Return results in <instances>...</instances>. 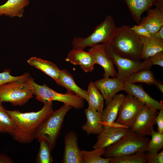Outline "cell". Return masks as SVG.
<instances>
[{
  "label": "cell",
  "mask_w": 163,
  "mask_h": 163,
  "mask_svg": "<svg viewBox=\"0 0 163 163\" xmlns=\"http://www.w3.org/2000/svg\"><path fill=\"white\" fill-rule=\"evenodd\" d=\"M145 105L134 97L127 94L125 96L120 106L116 122L130 128L138 115Z\"/></svg>",
  "instance_id": "9"
},
{
  "label": "cell",
  "mask_w": 163,
  "mask_h": 163,
  "mask_svg": "<svg viewBox=\"0 0 163 163\" xmlns=\"http://www.w3.org/2000/svg\"><path fill=\"white\" fill-rule=\"evenodd\" d=\"M105 44L106 55L117 68L116 77L123 81L133 74L150 69L152 65L148 59L138 62L120 56L112 50L109 44Z\"/></svg>",
  "instance_id": "8"
},
{
  "label": "cell",
  "mask_w": 163,
  "mask_h": 163,
  "mask_svg": "<svg viewBox=\"0 0 163 163\" xmlns=\"http://www.w3.org/2000/svg\"><path fill=\"white\" fill-rule=\"evenodd\" d=\"M12 160L7 155L0 154V163H13Z\"/></svg>",
  "instance_id": "37"
},
{
  "label": "cell",
  "mask_w": 163,
  "mask_h": 163,
  "mask_svg": "<svg viewBox=\"0 0 163 163\" xmlns=\"http://www.w3.org/2000/svg\"><path fill=\"white\" fill-rule=\"evenodd\" d=\"M109 45L120 56L141 62L142 45L140 36L131 29L129 25H123L117 27Z\"/></svg>",
  "instance_id": "2"
},
{
  "label": "cell",
  "mask_w": 163,
  "mask_h": 163,
  "mask_svg": "<svg viewBox=\"0 0 163 163\" xmlns=\"http://www.w3.org/2000/svg\"><path fill=\"white\" fill-rule=\"evenodd\" d=\"M0 101V133H12L14 128L13 120Z\"/></svg>",
  "instance_id": "29"
},
{
  "label": "cell",
  "mask_w": 163,
  "mask_h": 163,
  "mask_svg": "<svg viewBox=\"0 0 163 163\" xmlns=\"http://www.w3.org/2000/svg\"><path fill=\"white\" fill-rule=\"evenodd\" d=\"M25 81L36 99L42 103L44 104L47 101H57L76 109H81L84 106V99L76 95L68 92L65 94L58 93L46 85L38 84L30 76Z\"/></svg>",
  "instance_id": "5"
},
{
  "label": "cell",
  "mask_w": 163,
  "mask_h": 163,
  "mask_svg": "<svg viewBox=\"0 0 163 163\" xmlns=\"http://www.w3.org/2000/svg\"><path fill=\"white\" fill-rule=\"evenodd\" d=\"M88 107L101 113L104 104V99L93 82L89 83L88 88Z\"/></svg>",
  "instance_id": "25"
},
{
  "label": "cell",
  "mask_w": 163,
  "mask_h": 163,
  "mask_svg": "<svg viewBox=\"0 0 163 163\" xmlns=\"http://www.w3.org/2000/svg\"><path fill=\"white\" fill-rule=\"evenodd\" d=\"M53 101H47L37 112L22 113L16 110H6L11 118L14 128L11 134L15 140L20 143L31 142L35 138L36 129L43 120L53 111Z\"/></svg>",
  "instance_id": "1"
},
{
  "label": "cell",
  "mask_w": 163,
  "mask_h": 163,
  "mask_svg": "<svg viewBox=\"0 0 163 163\" xmlns=\"http://www.w3.org/2000/svg\"><path fill=\"white\" fill-rule=\"evenodd\" d=\"M130 129L122 126H112L104 129L98 135L94 149L107 148L118 141Z\"/></svg>",
  "instance_id": "11"
},
{
  "label": "cell",
  "mask_w": 163,
  "mask_h": 163,
  "mask_svg": "<svg viewBox=\"0 0 163 163\" xmlns=\"http://www.w3.org/2000/svg\"><path fill=\"white\" fill-rule=\"evenodd\" d=\"M33 92L25 81L17 80L0 86V101L14 106L26 104L33 97Z\"/></svg>",
  "instance_id": "7"
},
{
  "label": "cell",
  "mask_w": 163,
  "mask_h": 163,
  "mask_svg": "<svg viewBox=\"0 0 163 163\" xmlns=\"http://www.w3.org/2000/svg\"><path fill=\"white\" fill-rule=\"evenodd\" d=\"M27 62L30 65L40 70L55 81L59 77L60 70L51 62L36 57H32L27 60Z\"/></svg>",
  "instance_id": "24"
},
{
  "label": "cell",
  "mask_w": 163,
  "mask_h": 163,
  "mask_svg": "<svg viewBox=\"0 0 163 163\" xmlns=\"http://www.w3.org/2000/svg\"><path fill=\"white\" fill-rule=\"evenodd\" d=\"M86 122L82 127L88 135L91 134L98 135L104 129L101 117V113L88 107L85 110Z\"/></svg>",
  "instance_id": "20"
},
{
  "label": "cell",
  "mask_w": 163,
  "mask_h": 163,
  "mask_svg": "<svg viewBox=\"0 0 163 163\" xmlns=\"http://www.w3.org/2000/svg\"><path fill=\"white\" fill-rule=\"evenodd\" d=\"M117 28L113 17L108 15L88 37H74L72 41L73 49L84 50L86 47H91L100 43L109 44Z\"/></svg>",
  "instance_id": "6"
},
{
  "label": "cell",
  "mask_w": 163,
  "mask_h": 163,
  "mask_svg": "<svg viewBox=\"0 0 163 163\" xmlns=\"http://www.w3.org/2000/svg\"><path fill=\"white\" fill-rule=\"evenodd\" d=\"M156 79L150 69H145L135 73L126 79L124 82L134 83L141 82L154 85Z\"/></svg>",
  "instance_id": "26"
},
{
  "label": "cell",
  "mask_w": 163,
  "mask_h": 163,
  "mask_svg": "<svg viewBox=\"0 0 163 163\" xmlns=\"http://www.w3.org/2000/svg\"><path fill=\"white\" fill-rule=\"evenodd\" d=\"M158 112L145 105L137 116L130 129L142 136H151Z\"/></svg>",
  "instance_id": "10"
},
{
  "label": "cell",
  "mask_w": 163,
  "mask_h": 163,
  "mask_svg": "<svg viewBox=\"0 0 163 163\" xmlns=\"http://www.w3.org/2000/svg\"><path fill=\"white\" fill-rule=\"evenodd\" d=\"M72 108L70 105L64 104L58 109L51 112L37 128L35 138L38 141L45 140L51 150H53L60 133L64 117Z\"/></svg>",
  "instance_id": "3"
},
{
  "label": "cell",
  "mask_w": 163,
  "mask_h": 163,
  "mask_svg": "<svg viewBox=\"0 0 163 163\" xmlns=\"http://www.w3.org/2000/svg\"><path fill=\"white\" fill-rule=\"evenodd\" d=\"M147 161L148 163H163V150L159 153L151 154L147 152Z\"/></svg>",
  "instance_id": "34"
},
{
  "label": "cell",
  "mask_w": 163,
  "mask_h": 163,
  "mask_svg": "<svg viewBox=\"0 0 163 163\" xmlns=\"http://www.w3.org/2000/svg\"><path fill=\"white\" fill-rule=\"evenodd\" d=\"M104 43L97 44L91 47L88 50L94 56L95 64H98L104 69V77L114 78L116 76L117 72L114 64L106 54Z\"/></svg>",
  "instance_id": "15"
},
{
  "label": "cell",
  "mask_w": 163,
  "mask_h": 163,
  "mask_svg": "<svg viewBox=\"0 0 163 163\" xmlns=\"http://www.w3.org/2000/svg\"><path fill=\"white\" fill-rule=\"evenodd\" d=\"M147 161V154L145 152H140L119 157L110 158L109 163H145Z\"/></svg>",
  "instance_id": "28"
},
{
  "label": "cell",
  "mask_w": 163,
  "mask_h": 163,
  "mask_svg": "<svg viewBox=\"0 0 163 163\" xmlns=\"http://www.w3.org/2000/svg\"><path fill=\"white\" fill-rule=\"evenodd\" d=\"M29 3L30 0H8L5 3L0 5V16L22 17L24 8Z\"/></svg>",
  "instance_id": "21"
},
{
  "label": "cell",
  "mask_w": 163,
  "mask_h": 163,
  "mask_svg": "<svg viewBox=\"0 0 163 163\" xmlns=\"http://www.w3.org/2000/svg\"><path fill=\"white\" fill-rule=\"evenodd\" d=\"M151 36L155 37L161 40H163V26Z\"/></svg>",
  "instance_id": "38"
},
{
  "label": "cell",
  "mask_w": 163,
  "mask_h": 163,
  "mask_svg": "<svg viewBox=\"0 0 163 163\" xmlns=\"http://www.w3.org/2000/svg\"><path fill=\"white\" fill-rule=\"evenodd\" d=\"M65 60L74 65L79 66L85 72H91L95 64L93 56L82 49H72L69 52Z\"/></svg>",
  "instance_id": "16"
},
{
  "label": "cell",
  "mask_w": 163,
  "mask_h": 163,
  "mask_svg": "<svg viewBox=\"0 0 163 163\" xmlns=\"http://www.w3.org/2000/svg\"><path fill=\"white\" fill-rule=\"evenodd\" d=\"M154 85L159 89L161 93H163V85L161 82L156 79Z\"/></svg>",
  "instance_id": "39"
},
{
  "label": "cell",
  "mask_w": 163,
  "mask_h": 163,
  "mask_svg": "<svg viewBox=\"0 0 163 163\" xmlns=\"http://www.w3.org/2000/svg\"><path fill=\"white\" fill-rule=\"evenodd\" d=\"M161 101V107L159 110V112L155 118V121L157 125V132L163 134V102L162 101Z\"/></svg>",
  "instance_id": "35"
},
{
  "label": "cell",
  "mask_w": 163,
  "mask_h": 163,
  "mask_svg": "<svg viewBox=\"0 0 163 163\" xmlns=\"http://www.w3.org/2000/svg\"><path fill=\"white\" fill-rule=\"evenodd\" d=\"M148 59L152 66L157 65L163 67V51L158 52Z\"/></svg>",
  "instance_id": "36"
},
{
  "label": "cell",
  "mask_w": 163,
  "mask_h": 163,
  "mask_svg": "<svg viewBox=\"0 0 163 163\" xmlns=\"http://www.w3.org/2000/svg\"><path fill=\"white\" fill-rule=\"evenodd\" d=\"M55 82L57 85L66 88L67 92L76 95L88 102L87 91L83 89L77 85L73 76L67 70H60L59 77Z\"/></svg>",
  "instance_id": "18"
},
{
  "label": "cell",
  "mask_w": 163,
  "mask_h": 163,
  "mask_svg": "<svg viewBox=\"0 0 163 163\" xmlns=\"http://www.w3.org/2000/svg\"><path fill=\"white\" fill-rule=\"evenodd\" d=\"M140 38L142 45L141 59H147L158 52L163 51V40L152 36H140Z\"/></svg>",
  "instance_id": "23"
},
{
  "label": "cell",
  "mask_w": 163,
  "mask_h": 163,
  "mask_svg": "<svg viewBox=\"0 0 163 163\" xmlns=\"http://www.w3.org/2000/svg\"><path fill=\"white\" fill-rule=\"evenodd\" d=\"M149 139L140 136L130 129L118 141L107 147L104 156L113 158L147 151Z\"/></svg>",
  "instance_id": "4"
},
{
  "label": "cell",
  "mask_w": 163,
  "mask_h": 163,
  "mask_svg": "<svg viewBox=\"0 0 163 163\" xmlns=\"http://www.w3.org/2000/svg\"><path fill=\"white\" fill-rule=\"evenodd\" d=\"M11 71L8 69H5L0 73V86L6 83L17 80L25 81L30 75L25 73L22 75L17 76H12L11 74Z\"/></svg>",
  "instance_id": "32"
},
{
  "label": "cell",
  "mask_w": 163,
  "mask_h": 163,
  "mask_svg": "<svg viewBox=\"0 0 163 163\" xmlns=\"http://www.w3.org/2000/svg\"><path fill=\"white\" fill-rule=\"evenodd\" d=\"M105 148L95 149L91 151L81 150L82 163H109L110 158H102Z\"/></svg>",
  "instance_id": "27"
},
{
  "label": "cell",
  "mask_w": 163,
  "mask_h": 163,
  "mask_svg": "<svg viewBox=\"0 0 163 163\" xmlns=\"http://www.w3.org/2000/svg\"><path fill=\"white\" fill-rule=\"evenodd\" d=\"M64 150L62 163H82L81 150L78 146V138L73 131L68 133L64 138Z\"/></svg>",
  "instance_id": "13"
},
{
  "label": "cell",
  "mask_w": 163,
  "mask_h": 163,
  "mask_svg": "<svg viewBox=\"0 0 163 163\" xmlns=\"http://www.w3.org/2000/svg\"><path fill=\"white\" fill-rule=\"evenodd\" d=\"M155 8L148 10L138 24L144 25L152 36L163 26V0H157Z\"/></svg>",
  "instance_id": "12"
},
{
  "label": "cell",
  "mask_w": 163,
  "mask_h": 163,
  "mask_svg": "<svg viewBox=\"0 0 163 163\" xmlns=\"http://www.w3.org/2000/svg\"><path fill=\"white\" fill-rule=\"evenodd\" d=\"M131 29L136 34L139 36L147 37H151L149 31L142 24L134 25L131 27Z\"/></svg>",
  "instance_id": "33"
},
{
  "label": "cell",
  "mask_w": 163,
  "mask_h": 163,
  "mask_svg": "<svg viewBox=\"0 0 163 163\" xmlns=\"http://www.w3.org/2000/svg\"><path fill=\"white\" fill-rule=\"evenodd\" d=\"M101 92L107 105L118 92L123 91L124 86L123 81L117 78L104 77L93 82Z\"/></svg>",
  "instance_id": "14"
},
{
  "label": "cell",
  "mask_w": 163,
  "mask_h": 163,
  "mask_svg": "<svg viewBox=\"0 0 163 163\" xmlns=\"http://www.w3.org/2000/svg\"><path fill=\"white\" fill-rule=\"evenodd\" d=\"M152 139L147 147V151L151 154H156L163 147V134L156 132L153 129L151 132Z\"/></svg>",
  "instance_id": "31"
},
{
  "label": "cell",
  "mask_w": 163,
  "mask_h": 163,
  "mask_svg": "<svg viewBox=\"0 0 163 163\" xmlns=\"http://www.w3.org/2000/svg\"><path fill=\"white\" fill-rule=\"evenodd\" d=\"M134 21L138 24L141 20L143 12L147 11L157 0H124Z\"/></svg>",
  "instance_id": "22"
},
{
  "label": "cell",
  "mask_w": 163,
  "mask_h": 163,
  "mask_svg": "<svg viewBox=\"0 0 163 163\" xmlns=\"http://www.w3.org/2000/svg\"><path fill=\"white\" fill-rule=\"evenodd\" d=\"M125 96L122 93L116 94L106 105V107L103 110L101 114L104 128L108 127L116 119Z\"/></svg>",
  "instance_id": "19"
},
{
  "label": "cell",
  "mask_w": 163,
  "mask_h": 163,
  "mask_svg": "<svg viewBox=\"0 0 163 163\" xmlns=\"http://www.w3.org/2000/svg\"><path fill=\"white\" fill-rule=\"evenodd\" d=\"M124 86L123 91L127 94L134 97L145 105L157 112L161 107V102H159L151 97L144 90L142 86L134 83L124 82Z\"/></svg>",
  "instance_id": "17"
},
{
  "label": "cell",
  "mask_w": 163,
  "mask_h": 163,
  "mask_svg": "<svg viewBox=\"0 0 163 163\" xmlns=\"http://www.w3.org/2000/svg\"><path fill=\"white\" fill-rule=\"evenodd\" d=\"M40 147L36 161L37 163H52L53 159L51 154V150L47 141L41 139L38 141Z\"/></svg>",
  "instance_id": "30"
}]
</instances>
